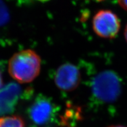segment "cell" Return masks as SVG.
Returning a JSON list of instances; mask_svg holds the SVG:
<instances>
[{
	"instance_id": "1",
	"label": "cell",
	"mask_w": 127,
	"mask_h": 127,
	"mask_svg": "<svg viewBox=\"0 0 127 127\" xmlns=\"http://www.w3.org/2000/svg\"><path fill=\"white\" fill-rule=\"evenodd\" d=\"M41 58L35 52L25 50L18 52L9 60L8 72L12 78L20 83H29L39 75Z\"/></svg>"
},
{
	"instance_id": "2",
	"label": "cell",
	"mask_w": 127,
	"mask_h": 127,
	"mask_svg": "<svg viewBox=\"0 0 127 127\" xmlns=\"http://www.w3.org/2000/svg\"><path fill=\"white\" fill-rule=\"evenodd\" d=\"M59 108L53 100L42 94L36 96L27 111L30 127H53L58 121Z\"/></svg>"
},
{
	"instance_id": "3",
	"label": "cell",
	"mask_w": 127,
	"mask_h": 127,
	"mask_svg": "<svg viewBox=\"0 0 127 127\" xmlns=\"http://www.w3.org/2000/svg\"><path fill=\"white\" fill-rule=\"evenodd\" d=\"M121 81L118 74L105 70L95 76L91 82V91L94 97L104 103H112L121 93Z\"/></svg>"
},
{
	"instance_id": "4",
	"label": "cell",
	"mask_w": 127,
	"mask_h": 127,
	"mask_svg": "<svg viewBox=\"0 0 127 127\" xmlns=\"http://www.w3.org/2000/svg\"><path fill=\"white\" fill-rule=\"evenodd\" d=\"M92 25L95 34L105 39L115 38L121 28L118 17L108 9H102L96 12L93 17Z\"/></svg>"
},
{
	"instance_id": "5",
	"label": "cell",
	"mask_w": 127,
	"mask_h": 127,
	"mask_svg": "<svg viewBox=\"0 0 127 127\" xmlns=\"http://www.w3.org/2000/svg\"><path fill=\"white\" fill-rule=\"evenodd\" d=\"M81 72L78 68L71 63H65L57 69L54 77L57 87L64 91H72L79 86Z\"/></svg>"
},
{
	"instance_id": "6",
	"label": "cell",
	"mask_w": 127,
	"mask_h": 127,
	"mask_svg": "<svg viewBox=\"0 0 127 127\" xmlns=\"http://www.w3.org/2000/svg\"><path fill=\"white\" fill-rule=\"evenodd\" d=\"M24 92L20 85L10 82L0 89V117L14 112Z\"/></svg>"
},
{
	"instance_id": "7",
	"label": "cell",
	"mask_w": 127,
	"mask_h": 127,
	"mask_svg": "<svg viewBox=\"0 0 127 127\" xmlns=\"http://www.w3.org/2000/svg\"><path fill=\"white\" fill-rule=\"evenodd\" d=\"M0 127H25V123L18 116L0 117Z\"/></svg>"
},
{
	"instance_id": "8",
	"label": "cell",
	"mask_w": 127,
	"mask_h": 127,
	"mask_svg": "<svg viewBox=\"0 0 127 127\" xmlns=\"http://www.w3.org/2000/svg\"><path fill=\"white\" fill-rule=\"evenodd\" d=\"M9 21V9L4 1L3 0H0V26L7 24Z\"/></svg>"
},
{
	"instance_id": "9",
	"label": "cell",
	"mask_w": 127,
	"mask_h": 127,
	"mask_svg": "<svg viewBox=\"0 0 127 127\" xmlns=\"http://www.w3.org/2000/svg\"><path fill=\"white\" fill-rule=\"evenodd\" d=\"M119 5L127 11V0H118Z\"/></svg>"
},
{
	"instance_id": "10",
	"label": "cell",
	"mask_w": 127,
	"mask_h": 127,
	"mask_svg": "<svg viewBox=\"0 0 127 127\" xmlns=\"http://www.w3.org/2000/svg\"><path fill=\"white\" fill-rule=\"evenodd\" d=\"M124 36H125V39L126 41L127 42V24L126 25L125 27V30H124Z\"/></svg>"
},
{
	"instance_id": "11",
	"label": "cell",
	"mask_w": 127,
	"mask_h": 127,
	"mask_svg": "<svg viewBox=\"0 0 127 127\" xmlns=\"http://www.w3.org/2000/svg\"><path fill=\"white\" fill-rule=\"evenodd\" d=\"M2 84H3V79H2V75H1V72H0V89L2 88Z\"/></svg>"
},
{
	"instance_id": "12",
	"label": "cell",
	"mask_w": 127,
	"mask_h": 127,
	"mask_svg": "<svg viewBox=\"0 0 127 127\" xmlns=\"http://www.w3.org/2000/svg\"><path fill=\"white\" fill-rule=\"evenodd\" d=\"M107 127H125L124 125H112Z\"/></svg>"
},
{
	"instance_id": "13",
	"label": "cell",
	"mask_w": 127,
	"mask_h": 127,
	"mask_svg": "<svg viewBox=\"0 0 127 127\" xmlns=\"http://www.w3.org/2000/svg\"><path fill=\"white\" fill-rule=\"evenodd\" d=\"M38 1H40V2H47V1H50V0H36Z\"/></svg>"
},
{
	"instance_id": "14",
	"label": "cell",
	"mask_w": 127,
	"mask_h": 127,
	"mask_svg": "<svg viewBox=\"0 0 127 127\" xmlns=\"http://www.w3.org/2000/svg\"><path fill=\"white\" fill-rule=\"evenodd\" d=\"M95 1H97V2H101V1H104V0H95Z\"/></svg>"
}]
</instances>
